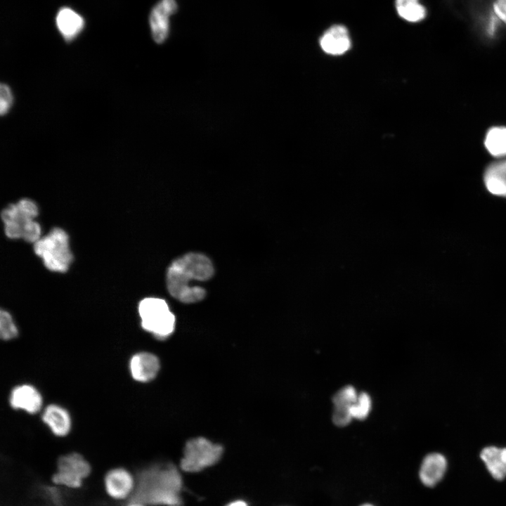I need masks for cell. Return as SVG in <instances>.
Listing matches in <instances>:
<instances>
[{
  "mask_svg": "<svg viewBox=\"0 0 506 506\" xmlns=\"http://www.w3.org/2000/svg\"><path fill=\"white\" fill-rule=\"evenodd\" d=\"M181 474L175 466L155 465L143 470L131 502L143 505L182 506Z\"/></svg>",
  "mask_w": 506,
  "mask_h": 506,
  "instance_id": "obj_1",
  "label": "cell"
},
{
  "mask_svg": "<svg viewBox=\"0 0 506 506\" xmlns=\"http://www.w3.org/2000/svg\"><path fill=\"white\" fill-rule=\"evenodd\" d=\"M38 214L37 204L28 198L8 205L1 214L6 235L10 239L36 242L41 237V226L34 220Z\"/></svg>",
  "mask_w": 506,
  "mask_h": 506,
  "instance_id": "obj_2",
  "label": "cell"
},
{
  "mask_svg": "<svg viewBox=\"0 0 506 506\" xmlns=\"http://www.w3.org/2000/svg\"><path fill=\"white\" fill-rule=\"evenodd\" d=\"M34 251L45 267L53 272H66L73 260L68 235L60 228H54L41 237L34 243Z\"/></svg>",
  "mask_w": 506,
  "mask_h": 506,
  "instance_id": "obj_3",
  "label": "cell"
},
{
  "mask_svg": "<svg viewBox=\"0 0 506 506\" xmlns=\"http://www.w3.org/2000/svg\"><path fill=\"white\" fill-rule=\"evenodd\" d=\"M138 311L141 327L156 339L164 340L174 332L175 316L164 299L145 298L138 304Z\"/></svg>",
  "mask_w": 506,
  "mask_h": 506,
  "instance_id": "obj_4",
  "label": "cell"
},
{
  "mask_svg": "<svg viewBox=\"0 0 506 506\" xmlns=\"http://www.w3.org/2000/svg\"><path fill=\"white\" fill-rule=\"evenodd\" d=\"M223 453V448L203 437L187 442L181 461V468L188 472H197L216 463Z\"/></svg>",
  "mask_w": 506,
  "mask_h": 506,
  "instance_id": "obj_5",
  "label": "cell"
},
{
  "mask_svg": "<svg viewBox=\"0 0 506 506\" xmlns=\"http://www.w3.org/2000/svg\"><path fill=\"white\" fill-rule=\"evenodd\" d=\"M90 472L91 466L88 461L77 453H70L58 458L57 471L52 480L55 484L69 488H79Z\"/></svg>",
  "mask_w": 506,
  "mask_h": 506,
  "instance_id": "obj_6",
  "label": "cell"
},
{
  "mask_svg": "<svg viewBox=\"0 0 506 506\" xmlns=\"http://www.w3.org/2000/svg\"><path fill=\"white\" fill-rule=\"evenodd\" d=\"M192 280L181 269L171 264L167 273V286L169 294L179 301L190 304L201 301L205 290L199 286L190 285Z\"/></svg>",
  "mask_w": 506,
  "mask_h": 506,
  "instance_id": "obj_7",
  "label": "cell"
},
{
  "mask_svg": "<svg viewBox=\"0 0 506 506\" xmlns=\"http://www.w3.org/2000/svg\"><path fill=\"white\" fill-rule=\"evenodd\" d=\"M178 10L176 0H160L152 8L149 15V24L153 40L162 44L169 37L170 16Z\"/></svg>",
  "mask_w": 506,
  "mask_h": 506,
  "instance_id": "obj_8",
  "label": "cell"
},
{
  "mask_svg": "<svg viewBox=\"0 0 506 506\" xmlns=\"http://www.w3.org/2000/svg\"><path fill=\"white\" fill-rule=\"evenodd\" d=\"M11 407L33 415L41 410L43 397L40 391L33 385L21 384L14 387L9 395Z\"/></svg>",
  "mask_w": 506,
  "mask_h": 506,
  "instance_id": "obj_9",
  "label": "cell"
},
{
  "mask_svg": "<svg viewBox=\"0 0 506 506\" xmlns=\"http://www.w3.org/2000/svg\"><path fill=\"white\" fill-rule=\"evenodd\" d=\"M171 264L180 268L191 280L205 281L214 274L212 261L208 257L197 253H188L174 260Z\"/></svg>",
  "mask_w": 506,
  "mask_h": 506,
  "instance_id": "obj_10",
  "label": "cell"
},
{
  "mask_svg": "<svg viewBox=\"0 0 506 506\" xmlns=\"http://www.w3.org/2000/svg\"><path fill=\"white\" fill-rule=\"evenodd\" d=\"M159 358L155 354L141 351L134 353L129 360V368L131 377L138 382H149L154 379L160 370Z\"/></svg>",
  "mask_w": 506,
  "mask_h": 506,
  "instance_id": "obj_11",
  "label": "cell"
},
{
  "mask_svg": "<svg viewBox=\"0 0 506 506\" xmlns=\"http://www.w3.org/2000/svg\"><path fill=\"white\" fill-rule=\"evenodd\" d=\"M104 484L107 493L117 500L126 498L134 487L133 476L122 467L114 468L108 472Z\"/></svg>",
  "mask_w": 506,
  "mask_h": 506,
  "instance_id": "obj_12",
  "label": "cell"
},
{
  "mask_svg": "<svg viewBox=\"0 0 506 506\" xmlns=\"http://www.w3.org/2000/svg\"><path fill=\"white\" fill-rule=\"evenodd\" d=\"M42 422L56 436H67L72 429V418L64 407L51 403L46 406L41 415Z\"/></svg>",
  "mask_w": 506,
  "mask_h": 506,
  "instance_id": "obj_13",
  "label": "cell"
},
{
  "mask_svg": "<svg viewBox=\"0 0 506 506\" xmlns=\"http://www.w3.org/2000/svg\"><path fill=\"white\" fill-rule=\"evenodd\" d=\"M321 48L330 55H342L351 47L348 30L342 25H335L327 29L320 39Z\"/></svg>",
  "mask_w": 506,
  "mask_h": 506,
  "instance_id": "obj_14",
  "label": "cell"
},
{
  "mask_svg": "<svg viewBox=\"0 0 506 506\" xmlns=\"http://www.w3.org/2000/svg\"><path fill=\"white\" fill-rule=\"evenodd\" d=\"M447 462L441 454L434 453L427 455L423 460L419 476L424 485L428 487L435 486L443 476Z\"/></svg>",
  "mask_w": 506,
  "mask_h": 506,
  "instance_id": "obj_15",
  "label": "cell"
},
{
  "mask_svg": "<svg viewBox=\"0 0 506 506\" xmlns=\"http://www.w3.org/2000/svg\"><path fill=\"white\" fill-rule=\"evenodd\" d=\"M56 25L63 39L70 41L83 30L84 20L71 8L63 7L57 13Z\"/></svg>",
  "mask_w": 506,
  "mask_h": 506,
  "instance_id": "obj_16",
  "label": "cell"
},
{
  "mask_svg": "<svg viewBox=\"0 0 506 506\" xmlns=\"http://www.w3.org/2000/svg\"><path fill=\"white\" fill-rule=\"evenodd\" d=\"M484 183L493 195L506 197V159L488 166L484 174Z\"/></svg>",
  "mask_w": 506,
  "mask_h": 506,
  "instance_id": "obj_17",
  "label": "cell"
},
{
  "mask_svg": "<svg viewBox=\"0 0 506 506\" xmlns=\"http://www.w3.org/2000/svg\"><path fill=\"white\" fill-rule=\"evenodd\" d=\"M480 457L495 479L501 481L506 476V448L486 447Z\"/></svg>",
  "mask_w": 506,
  "mask_h": 506,
  "instance_id": "obj_18",
  "label": "cell"
},
{
  "mask_svg": "<svg viewBox=\"0 0 506 506\" xmlns=\"http://www.w3.org/2000/svg\"><path fill=\"white\" fill-rule=\"evenodd\" d=\"M395 5L398 15L408 22H421L427 16V9L420 0H396Z\"/></svg>",
  "mask_w": 506,
  "mask_h": 506,
  "instance_id": "obj_19",
  "label": "cell"
},
{
  "mask_svg": "<svg viewBox=\"0 0 506 506\" xmlns=\"http://www.w3.org/2000/svg\"><path fill=\"white\" fill-rule=\"evenodd\" d=\"M485 146L493 156L506 155V127L497 126L491 129L486 136Z\"/></svg>",
  "mask_w": 506,
  "mask_h": 506,
  "instance_id": "obj_20",
  "label": "cell"
},
{
  "mask_svg": "<svg viewBox=\"0 0 506 506\" xmlns=\"http://www.w3.org/2000/svg\"><path fill=\"white\" fill-rule=\"evenodd\" d=\"M358 395V394L353 387L347 385L342 387L332 398L334 409L351 411V407L356 400Z\"/></svg>",
  "mask_w": 506,
  "mask_h": 506,
  "instance_id": "obj_21",
  "label": "cell"
},
{
  "mask_svg": "<svg viewBox=\"0 0 506 506\" xmlns=\"http://www.w3.org/2000/svg\"><path fill=\"white\" fill-rule=\"evenodd\" d=\"M372 409V400L370 395L365 392L359 393L353 404L351 407V414L353 419L364 420L370 414Z\"/></svg>",
  "mask_w": 506,
  "mask_h": 506,
  "instance_id": "obj_22",
  "label": "cell"
},
{
  "mask_svg": "<svg viewBox=\"0 0 506 506\" xmlns=\"http://www.w3.org/2000/svg\"><path fill=\"white\" fill-rule=\"evenodd\" d=\"M18 330L12 316L6 310L0 312V337L4 341L12 340L18 337Z\"/></svg>",
  "mask_w": 506,
  "mask_h": 506,
  "instance_id": "obj_23",
  "label": "cell"
},
{
  "mask_svg": "<svg viewBox=\"0 0 506 506\" xmlns=\"http://www.w3.org/2000/svg\"><path fill=\"white\" fill-rule=\"evenodd\" d=\"M0 95V112L1 115H6L10 112L13 106L14 102L13 93L8 84L2 83L1 84Z\"/></svg>",
  "mask_w": 506,
  "mask_h": 506,
  "instance_id": "obj_24",
  "label": "cell"
},
{
  "mask_svg": "<svg viewBox=\"0 0 506 506\" xmlns=\"http://www.w3.org/2000/svg\"><path fill=\"white\" fill-rule=\"evenodd\" d=\"M492 8L495 17L506 25V0H495Z\"/></svg>",
  "mask_w": 506,
  "mask_h": 506,
  "instance_id": "obj_25",
  "label": "cell"
},
{
  "mask_svg": "<svg viewBox=\"0 0 506 506\" xmlns=\"http://www.w3.org/2000/svg\"><path fill=\"white\" fill-rule=\"evenodd\" d=\"M227 506H247V505L242 500H238L228 504Z\"/></svg>",
  "mask_w": 506,
  "mask_h": 506,
  "instance_id": "obj_26",
  "label": "cell"
},
{
  "mask_svg": "<svg viewBox=\"0 0 506 506\" xmlns=\"http://www.w3.org/2000/svg\"><path fill=\"white\" fill-rule=\"evenodd\" d=\"M128 506H144V505L139 502H131Z\"/></svg>",
  "mask_w": 506,
  "mask_h": 506,
  "instance_id": "obj_27",
  "label": "cell"
},
{
  "mask_svg": "<svg viewBox=\"0 0 506 506\" xmlns=\"http://www.w3.org/2000/svg\"><path fill=\"white\" fill-rule=\"evenodd\" d=\"M361 506H373V505H370V504H364V505H361Z\"/></svg>",
  "mask_w": 506,
  "mask_h": 506,
  "instance_id": "obj_28",
  "label": "cell"
}]
</instances>
